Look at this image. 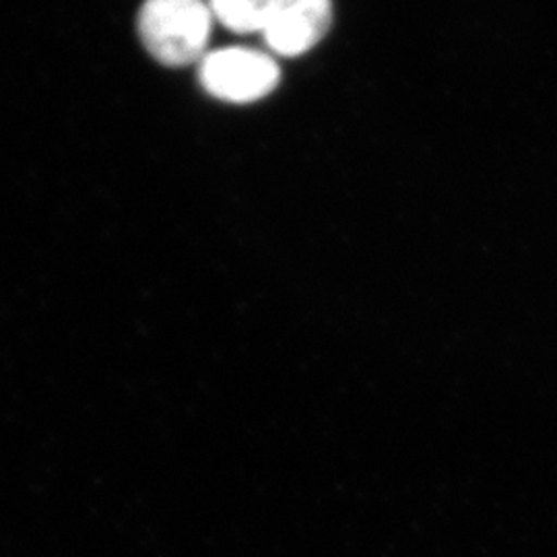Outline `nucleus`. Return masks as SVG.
<instances>
[{
    "mask_svg": "<svg viewBox=\"0 0 557 557\" xmlns=\"http://www.w3.org/2000/svg\"><path fill=\"white\" fill-rule=\"evenodd\" d=\"M273 2L275 0H207L213 20L238 34H260Z\"/></svg>",
    "mask_w": 557,
    "mask_h": 557,
    "instance_id": "nucleus-4",
    "label": "nucleus"
},
{
    "mask_svg": "<svg viewBox=\"0 0 557 557\" xmlns=\"http://www.w3.org/2000/svg\"><path fill=\"white\" fill-rule=\"evenodd\" d=\"M213 13L207 0H145L139 13L143 46L165 66L205 59Z\"/></svg>",
    "mask_w": 557,
    "mask_h": 557,
    "instance_id": "nucleus-1",
    "label": "nucleus"
},
{
    "mask_svg": "<svg viewBox=\"0 0 557 557\" xmlns=\"http://www.w3.org/2000/svg\"><path fill=\"white\" fill-rule=\"evenodd\" d=\"M331 23V0H275L260 34L273 52L299 57L326 36Z\"/></svg>",
    "mask_w": 557,
    "mask_h": 557,
    "instance_id": "nucleus-3",
    "label": "nucleus"
},
{
    "mask_svg": "<svg viewBox=\"0 0 557 557\" xmlns=\"http://www.w3.org/2000/svg\"><path fill=\"white\" fill-rule=\"evenodd\" d=\"M278 64L252 48H223L200 60L199 79L207 94L232 103L267 98L277 87Z\"/></svg>",
    "mask_w": 557,
    "mask_h": 557,
    "instance_id": "nucleus-2",
    "label": "nucleus"
}]
</instances>
